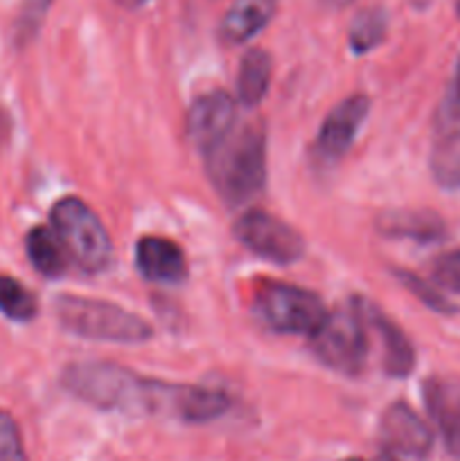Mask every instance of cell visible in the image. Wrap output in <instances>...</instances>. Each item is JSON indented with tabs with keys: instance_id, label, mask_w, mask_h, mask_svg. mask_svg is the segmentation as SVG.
Here are the masks:
<instances>
[{
	"instance_id": "cell-27",
	"label": "cell",
	"mask_w": 460,
	"mask_h": 461,
	"mask_svg": "<svg viewBox=\"0 0 460 461\" xmlns=\"http://www.w3.org/2000/svg\"><path fill=\"white\" fill-rule=\"evenodd\" d=\"M147 3L149 0H120V5H124V7H129V9H138Z\"/></svg>"
},
{
	"instance_id": "cell-24",
	"label": "cell",
	"mask_w": 460,
	"mask_h": 461,
	"mask_svg": "<svg viewBox=\"0 0 460 461\" xmlns=\"http://www.w3.org/2000/svg\"><path fill=\"white\" fill-rule=\"evenodd\" d=\"M52 5V0H23L21 18H18V34L23 39H30L34 36V32L39 30L41 23H43L48 7Z\"/></svg>"
},
{
	"instance_id": "cell-12",
	"label": "cell",
	"mask_w": 460,
	"mask_h": 461,
	"mask_svg": "<svg viewBox=\"0 0 460 461\" xmlns=\"http://www.w3.org/2000/svg\"><path fill=\"white\" fill-rule=\"evenodd\" d=\"M140 275L156 284H179L188 277V259L179 243L165 237H143L135 246Z\"/></svg>"
},
{
	"instance_id": "cell-1",
	"label": "cell",
	"mask_w": 460,
	"mask_h": 461,
	"mask_svg": "<svg viewBox=\"0 0 460 461\" xmlns=\"http://www.w3.org/2000/svg\"><path fill=\"white\" fill-rule=\"evenodd\" d=\"M61 385L84 403L108 412L144 414L170 410V383L149 381L115 363L84 360L68 365L61 374Z\"/></svg>"
},
{
	"instance_id": "cell-10",
	"label": "cell",
	"mask_w": 460,
	"mask_h": 461,
	"mask_svg": "<svg viewBox=\"0 0 460 461\" xmlns=\"http://www.w3.org/2000/svg\"><path fill=\"white\" fill-rule=\"evenodd\" d=\"M379 435L391 453L424 459L433 448V435L427 423L406 403L388 405L379 423Z\"/></svg>"
},
{
	"instance_id": "cell-5",
	"label": "cell",
	"mask_w": 460,
	"mask_h": 461,
	"mask_svg": "<svg viewBox=\"0 0 460 461\" xmlns=\"http://www.w3.org/2000/svg\"><path fill=\"white\" fill-rule=\"evenodd\" d=\"M309 338L316 358L329 369L345 376H359L363 372L368 360V331L363 315L354 304L327 313Z\"/></svg>"
},
{
	"instance_id": "cell-11",
	"label": "cell",
	"mask_w": 460,
	"mask_h": 461,
	"mask_svg": "<svg viewBox=\"0 0 460 461\" xmlns=\"http://www.w3.org/2000/svg\"><path fill=\"white\" fill-rule=\"evenodd\" d=\"M354 306L363 315L365 324H370L377 331L379 340H382L383 369H386L388 376H409L415 367V349L409 338H406V333L392 320H388L377 306L370 304V302L356 300Z\"/></svg>"
},
{
	"instance_id": "cell-6",
	"label": "cell",
	"mask_w": 460,
	"mask_h": 461,
	"mask_svg": "<svg viewBox=\"0 0 460 461\" xmlns=\"http://www.w3.org/2000/svg\"><path fill=\"white\" fill-rule=\"evenodd\" d=\"M255 313L266 329L275 333L311 336L327 318L316 293L291 284H266L257 291Z\"/></svg>"
},
{
	"instance_id": "cell-14",
	"label": "cell",
	"mask_w": 460,
	"mask_h": 461,
	"mask_svg": "<svg viewBox=\"0 0 460 461\" xmlns=\"http://www.w3.org/2000/svg\"><path fill=\"white\" fill-rule=\"evenodd\" d=\"M278 0H235L221 18V39L225 43H246L260 34L273 18Z\"/></svg>"
},
{
	"instance_id": "cell-31",
	"label": "cell",
	"mask_w": 460,
	"mask_h": 461,
	"mask_svg": "<svg viewBox=\"0 0 460 461\" xmlns=\"http://www.w3.org/2000/svg\"><path fill=\"white\" fill-rule=\"evenodd\" d=\"M383 461H395V459H391V457H386V459H383Z\"/></svg>"
},
{
	"instance_id": "cell-15",
	"label": "cell",
	"mask_w": 460,
	"mask_h": 461,
	"mask_svg": "<svg viewBox=\"0 0 460 461\" xmlns=\"http://www.w3.org/2000/svg\"><path fill=\"white\" fill-rule=\"evenodd\" d=\"M230 408V399L219 390L210 387L179 385L176 387L174 412L171 417L188 423H206L221 417Z\"/></svg>"
},
{
	"instance_id": "cell-23",
	"label": "cell",
	"mask_w": 460,
	"mask_h": 461,
	"mask_svg": "<svg viewBox=\"0 0 460 461\" xmlns=\"http://www.w3.org/2000/svg\"><path fill=\"white\" fill-rule=\"evenodd\" d=\"M433 277L446 291L460 293V250L437 257L433 264Z\"/></svg>"
},
{
	"instance_id": "cell-4",
	"label": "cell",
	"mask_w": 460,
	"mask_h": 461,
	"mask_svg": "<svg viewBox=\"0 0 460 461\" xmlns=\"http://www.w3.org/2000/svg\"><path fill=\"white\" fill-rule=\"evenodd\" d=\"M52 230L61 239L68 259L84 273H102L113 261V243L106 228L84 201L66 196L50 212Z\"/></svg>"
},
{
	"instance_id": "cell-29",
	"label": "cell",
	"mask_w": 460,
	"mask_h": 461,
	"mask_svg": "<svg viewBox=\"0 0 460 461\" xmlns=\"http://www.w3.org/2000/svg\"><path fill=\"white\" fill-rule=\"evenodd\" d=\"M327 5H332V7H343V5H350L352 0H325Z\"/></svg>"
},
{
	"instance_id": "cell-18",
	"label": "cell",
	"mask_w": 460,
	"mask_h": 461,
	"mask_svg": "<svg viewBox=\"0 0 460 461\" xmlns=\"http://www.w3.org/2000/svg\"><path fill=\"white\" fill-rule=\"evenodd\" d=\"M377 225L388 237H409L419 241H431L442 234V221L433 212H388Z\"/></svg>"
},
{
	"instance_id": "cell-2",
	"label": "cell",
	"mask_w": 460,
	"mask_h": 461,
	"mask_svg": "<svg viewBox=\"0 0 460 461\" xmlns=\"http://www.w3.org/2000/svg\"><path fill=\"white\" fill-rule=\"evenodd\" d=\"M206 158L210 183L228 205H244L264 187L266 135L257 122L235 126Z\"/></svg>"
},
{
	"instance_id": "cell-26",
	"label": "cell",
	"mask_w": 460,
	"mask_h": 461,
	"mask_svg": "<svg viewBox=\"0 0 460 461\" xmlns=\"http://www.w3.org/2000/svg\"><path fill=\"white\" fill-rule=\"evenodd\" d=\"M404 282L409 284V288H413V291L418 293V295L422 297V300L427 302L428 306H433V309H437V311H446V309H449V306H446V302L442 300V297L437 295V293H433L431 288L427 286V284L419 282L418 277H413V275H404Z\"/></svg>"
},
{
	"instance_id": "cell-19",
	"label": "cell",
	"mask_w": 460,
	"mask_h": 461,
	"mask_svg": "<svg viewBox=\"0 0 460 461\" xmlns=\"http://www.w3.org/2000/svg\"><path fill=\"white\" fill-rule=\"evenodd\" d=\"M431 174L440 187L460 189V131L445 135L431 151Z\"/></svg>"
},
{
	"instance_id": "cell-3",
	"label": "cell",
	"mask_w": 460,
	"mask_h": 461,
	"mask_svg": "<svg viewBox=\"0 0 460 461\" xmlns=\"http://www.w3.org/2000/svg\"><path fill=\"white\" fill-rule=\"evenodd\" d=\"M59 324L66 331L86 340L120 342V345H140L152 338V327L147 320L111 302L93 300V297L61 295L57 297Z\"/></svg>"
},
{
	"instance_id": "cell-17",
	"label": "cell",
	"mask_w": 460,
	"mask_h": 461,
	"mask_svg": "<svg viewBox=\"0 0 460 461\" xmlns=\"http://www.w3.org/2000/svg\"><path fill=\"white\" fill-rule=\"evenodd\" d=\"M273 77V61L271 54L264 50L255 48L244 54L239 63L237 75V95L244 106H257L266 97Z\"/></svg>"
},
{
	"instance_id": "cell-7",
	"label": "cell",
	"mask_w": 460,
	"mask_h": 461,
	"mask_svg": "<svg viewBox=\"0 0 460 461\" xmlns=\"http://www.w3.org/2000/svg\"><path fill=\"white\" fill-rule=\"evenodd\" d=\"M235 237L253 255L275 264H293L305 252V241L300 234L269 212H246L235 223Z\"/></svg>"
},
{
	"instance_id": "cell-20",
	"label": "cell",
	"mask_w": 460,
	"mask_h": 461,
	"mask_svg": "<svg viewBox=\"0 0 460 461\" xmlns=\"http://www.w3.org/2000/svg\"><path fill=\"white\" fill-rule=\"evenodd\" d=\"M36 297L18 279L0 275V313L14 322H30L36 318Z\"/></svg>"
},
{
	"instance_id": "cell-21",
	"label": "cell",
	"mask_w": 460,
	"mask_h": 461,
	"mask_svg": "<svg viewBox=\"0 0 460 461\" xmlns=\"http://www.w3.org/2000/svg\"><path fill=\"white\" fill-rule=\"evenodd\" d=\"M386 14L379 7H370L359 12L350 27V48L356 54H363L368 50L377 48L383 41V36H386Z\"/></svg>"
},
{
	"instance_id": "cell-32",
	"label": "cell",
	"mask_w": 460,
	"mask_h": 461,
	"mask_svg": "<svg viewBox=\"0 0 460 461\" xmlns=\"http://www.w3.org/2000/svg\"><path fill=\"white\" fill-rule=\"evenodd\" d=\"M345 461H361V459H345Z\"/></svg>"
},
{
	"instance_id": "cell-28",
	"label": "cell",
	"mask_w": 460,
	"mask_h": 461,
	"mask_svg": "<svg viewBox=\"0 0 460 461\" xmlns=\"http://www.w3.org/2000/svg\"><path fill=\"white\" fill-rule=\"evenodd\" d=\"M7 138V117H5V113L0 111V142Z\"/></svg>"
},
{
	"instance_id": "cell-8",
	"label": "cell",
	"mask_w": 460,
	"mask_h": 461,
	"mask_svg": "<svg viewBox=\"0 0 460 461\" xmlns=\"http://www.w3.org/2000/svg\"><path fill=\"white\" fill-rule=\"evenodd\" d=\"M237 122L235 99L224 90H212L194 99L188 113V135L194 147L206 156L216 147Z\"/></svg>"
},
{
	"instance_id": "cell-13",
	"label": "cell",
	"mask_w": 460,
	"mask_h": 461,
	"mask_svg": "<svg viewBox=\"0 0 460 461\" xmlns=\"http://www.w3.org/2000/svg\"><path fill=\"white\" fill-rule=\"evenodd\" d=\"M424 401L449 453L460 457V390L440 378H431L424 383Z\"/></svg>"
},
{
	"instance_id": "cell-25",
	"label": "cell",
	"mask_w": 460,
	"mask_h": 461,
	"mask_svg": "<svg viewBox=\"0 0 460 461\" xmlns=\"http://www.w3.org/2000/svg\"><path fill=\"white\" fill-rule=\"evenodd\" d=\"M440 120L445 124H458L460 122V59L455 66L454 79H451L449 90L445 95V102L440 106Z\"/></svg>"
},
{
	"instance_id": "cell-30",
	"label": "cell",
	"mask_w": 460,
	"mask_h": 461,
	"mask_svg": "<svg viewBox=\"0 0 460 461\" xmlns=\"http://www.w3.org/2000/svg\"><path fill=\"white\" fill-rule=\"evenodd\" d=\"M455 7H458V16H460V0H455Z\"/></svg>"
},
{
	"instance_id": "cell-22",
	"label": "cell",
	"mask_w": 460,
	"mask_h": 461,
	"mask_svg": "<svg viewBox=\"0 0 460 461\" xmlns=\"http://www.w3.org/2000/svg\"><path fill=\"white\" fill-rule=\"evenodd\" d=\"M0 461H27L21 430L5 410H0Z\"/></svg>"
},
{
	"instance_id": "cell-16",
	"label": "cell",
	"mask_w": 460,
	"mask_h": 461,
	"mask_svg": "<svg viewBox=\"0 0 460 461\" xmlns=\"http://www.w3.org/2000/svg\"><path fill=\"white\" fill-rule=\"evenodd\" d=\"M27 259L45 277H59L68 268V252L52 228H32L25 237Z\"/></svg>"
},
{
	"instance_id": "cell-9",
	"label": "cell",
	"mask_w": 460,
	"mask_h": 461,
	"mask_svg": "<svg viewBox=\"0 0 460 461\" xmlns=\"http://www.w3.org/2000/svg\"><path fill=\"white\" fill-rule=\"evenodd\" d=\"M370 113V99L365 95H352V97L338 102L320 124L316 135V149L323 160H338L359 135L365 117Z\"/></svg>"
}]
</instances>
